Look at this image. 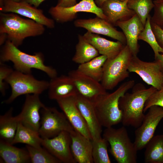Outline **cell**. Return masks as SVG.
<instances>
[{"instance_id":"cell-41","label":"cell","mask_w":163,"mask_h":163,"mask_svg":"<svg viewBox=\"0 0 163 163\" xmlns=\"http://www.w3.org/2000/svg\"><path fill=\"white\" fill-rule=\"evenodd\" d=\"M0 45H2L5 43L7 40L6 35L5 34H0Z\"/></svg>"},{"instance_id":"cell-12","label":"cell","mask_w":163,"mask_h":163,"mask_svg":"<svg viewBox=\"0 0 163 163\" xmlns=\"http://www.w3.org/2000/svg\"><path fill=\"white\" fill-rule=\"evenodd\" d=\"M128 70L129 72L137 74L144 82L158 90L163 85V75L159 65L155 60L153 62L144 61L137 56H133Z\"/></svg>"},{"instance_id":"cell-17","label":"cell","mask_w":163,"mask_h":163,"mask_svg":"<svg viewBox=\"0 0 163 163\" xmlns=\"http://www.w3.org/2000/svg\"><path fill=\"white\" fill-rule=\"evenodd\" d=\"M74 130L87 138H92L87 124L76 104L75 96L56 101Z\"/></svg>"},{"instance_id":"cell-21","label":"cell","mask_w":163,"mask_h":163,"mask_svg":"<svg viewBox=\"0 0 163 163\" xmlns=\"http://www.w3.org/2000/svg\"><path fill=\"white\" fill-rule=\"evenodd\" d=\"M71 139V148L76 162L94 163L91 140L74 130L70 133Z\"/></svg>"},{"instance_id":"cell-27","label":"cell","mask_w":163,"mask_h":163,"mask_svg":"<svg viewBox=\"0 0 163 163\" xmlns=\"http://www.w3.org/2000/svg\"><path fill=\"white\" fill-rule=\"evenodd\" d=\"M145 148V162L163 163V135L154 136Z\"/></svg>"},{"instance_id":"cell-32","label":"cell","mask_w":163,"mask_h":163,"mask_svg":"<svg viewBox=\"0 0 163 163\" xmlns=\"http://www.w3.org/2000/svg\"><path fill=\"white\" fill-rule=\"evenodd\" d=\"M91 141L92 156L94 163H111L108 153L107 141L103 137Z\"/></svg>"},{"instance_id":"cell-37","label":"cell","mask_w":163,"mask_h":163,"mask_svg":"<svg viewBox=\"0 0 163 163\" xmlns=\"http://www.w3.org/2000/svg\"><path fill=\"white\" fill-rule=\"evenodd\" d=\"M152 30L156 40L160 47L163 50V30L151 21Z\"/></svg>"},{"instance_id":"cell-22","label":"cell","mask_w":163,"mask_h":163,"mask_svg":"<svg viewBox=\"0 0 163 163\" xmlns=\"http://www.w3.org/2000/svg\"><path fill=\"white\" fill-rule=\"evenodd\" d=\"M48 89L50 99L56 101L75 96L78 94L73 80L69 75L57 76L51 78Z\"/></svg>"},{"instance_id":"cell-36","label":"cell","mask_w":163,"mask_h":163,"mask_svg":"<svg viewBox=\"0 0 163 163\" xmlns=\"http://www.w3.org/2000/svg\"><path fill=\"white\" fill-rule=\"evenodd\" d=\"M0 91L4 95L7 87L5 80L14 70L3 62H0Z\"/></svg>"},{"instance_id":"cell-13","label":"cell","mask_w":163,"mask_h":163,"mask_svg":"<svg viewBox=\"0 0 163 163\" xmlns=\"http://www.w3.org/2000/svg\"><path fill=\"white\" fill-rule=\"evenodd\" d=\"M71 143L70 133L63 131L53 138H42V145L61 162L76 163L71 150Z\"/></svg>"},{"instance_id":"cell-10","label":"cell","mask_w":163,"mask_h":163,"mask_svg":"<svg viewBox=\"0 0 163 163\" xmlns=\"http://www.w3.org/2000/svg\"><path fill=\"white\" fill-rule=\"evenodd\" d=\"M92 13L97 16L107 20L101 8L96 4L94 0H82L73 6L66 7L56 5L51 7L49 13L53 19L59 23L72 21L76 18L79 12Z\"/></svg>"},{"instance_id":"cell-6","label":"cell","mask_w":163,"mask_h":163,"mask_svg":"<svg viewBox=\"0 0 163 163\" xmlns=\"http://www.w3.org/2000/svg\"><path fill=\"white\" fill-rule=\"evenodd\" d=\"M133 55L128 47L125 45L114 58L107 59L103 67L101 84L107 90H111L129 76L128 67Z\"/></svg>"},{"instance_id":"cell-29","label":"cell","mask_w":163,"mask_h":163,"mask_svg":"<svg viewBox=\"0 0 163 163\" xmlns=\"http://www.w3.org/2000/svg\"><path fill=\"white\" fill-rule=\"evenodd\" d=\"M107 59L106 56L99 55L87 62L79 64L77 69L82 73L100 82L103 76V66Z\"/></svg>"},{"instance_id":"cell-18","label":"cell","mask_w":163,"mask_h":163,"mask_svg":"<svg viewBox=\"0 0 163 163\" xmlns=\"http://www.w3.org/2000/svg\"><path fill=\"white\" fill-rule=\"evenodd\" d=\"M115 25L122 30L126 38V45L133 56H137L139 48L138 43V37L144 28V26L137 15L135 14L126 21H118Z\"/></svg>"},{"instance_id":"cell-26","label":"cell","mask_w":163,"mask_h":163,"mask_svg":"<svg viewBox=\"0 0 163 163\" xmlns=\"http://www.w3.org/2000/svg\"><path fill=\"white\" fill-rule=\"evenodd\" d=\"M78 41L75 46V52L72 58L74 62L79 64L87 62L99 56L96 49L85 38L78 34Z\"/></svg>"},{"instance_id":"cell-28","label":"cell","mask_w":163,"mask_h":163,"mask_svg":"<svg viewBox=\"0 0 163 163\" xmlns=\"http://www.w3.org/2000/svg\"><path fill=\"white\" fill-rule=\"evenodd\" d=\"M42 138L38 132L24 126L20 122L18 123L15 137L11 143L14 145L22 143L32 146H41Z\"/></svg>"},{"instance_id":"cell-35","label":"cell","mask_w":163,"mask_h":163,"mask_svg":"<svg viewBox=\"0 0 163 163\" xmlns=\"http://www.w3.org/2000/svg\"><path fill=\"white\" fill-rule=\"evenodd\" d=\"M154 105L163 107V85L159 90H157L154 92L146 101L145 104L144 112Z\"/></svg>"},{"instance_id":"cell-25","label":"cell","mask_w":163,"mask_h":163,"mask_svg":"<svg viewBox=\"0 0 163 163\" xmlns=\"http://www.w3.org/2000/svg\"><path fill=\"white\" fill-rule=\"evenodd\" d=\"M11 108L0 116V139L11 144L16 134L19 122L16 116L12 115Z\"/></svg>"},{"instance_id":"cell-31","label":"cell","mask_w":163,"mask_h":163,"mask_svg":"<svg viewBox=\"0 0 163 163\" xmlns=\"http://www.w3.org/2000/svg\"><path fill=\"white\" fill-rule=\"evenodd\" d=\"M128 8L134 11L145 26L149 13L154 7L152 0H129Z\"/></svg>"},{"instance_id":"cell-5","label":"cell","mask_w":163,"mask_h":163,"mask_svg":"<svg viewBox=\"0 0 163 163\" xmlns=\"http://www.w3.org/2000/svg\"><path fill=\"white\" fill-rule=\"evenodd\" d=\"M103 137L109 144L110 152L118 163L137 162V151L124 126L118 129L106 128Z\"/></svg>"},{"instance_id":"cell-30","label":"cell","mask_w":163,"mask_h":163,"mask_svg":"<svg viewBox=\"0 0 163 163\" xmlns=\"http://www.w3.org/2000/svg\"><path fill=\"white\" fill-rule=\"evenodd\" d=\"M26 148L32 163H61L44 147H36L26 145Z\"/></svg>"},{"instance_id":"cell-38","label":"cell","mask_w":163,"mask_h":163,"mask_svg":"<svg viewBox=\"0 0 163 163\" xmlns=\"http://www.w3.org/2000/svg\"><path fill=\"white\" fill-rule=\"evenodd\" d=\"M77 3V0H58L56 5L66 7L73 6Z\"/></svg>"},{"instance_id":"cell-20","label":"cell","mask_w":163,"mask_h":163,"mask_svg":"<svg viewBox=\"0 0 163 163\" xmlns=\"http://www.w3.org/2000/svg\"><path fill=\"white\" fill-rule=\"evenodd\" d=\"M129 0H107L100 7L108 22L115 25L118 21H125L136 13L127 6Z\"/></svg>"},{"instance_id":"cell-3","label":"cell","mask_w":163,"mask_h":163,"mask_svg":"<svg viewBox=\"0 0 163 163\" xmlns=\"http://www.w3.org/2000/svg\"><path fill=\"white\" fill-rule=\"evenodd\" d=\"M44 26L29 19H24L13 13H0V34H5L7 40L18 47L29 37L43 34Z\"/></svg>"},{"instance_id":"cell-8","label":"cell","mask_w":163,"mask_h":163,"mask_svg":"<svg viewBox=\"0 0 163 163\" xmlns=\"http://www.w3.org/2000/svg\"><path fill=\"white\" fill-rule=\"evenodd\" d=\"M40 125L38 131L42 138H51L61 132L70 133L74 129L64 113L56 108L45 106L41 109Z\"/></svg>"},{"instance_id":"cell-33","label":"cell","mask_w":163,"mask_h":163,"mask_svg":"<svg viewBox=\"0 0 163 163\" xmlns=\"http://www.w3.org/2000/svg\"><path fill=\"white\" fill-rule=\"evenodd\" d=\"M151 16L149 14L147 18L143 30L139 35V40H143L147 43L152 49L155 58L160 53L163 54V50L158 45L152 30L151 25Z\"/></svg>"},{"instance_id":"cell-23","label":"cell","mask_w":163,"mask_h":163,"mask_svg":"<svg viewBox=\"0 0 163 163\" xmlns=\"http://www.w3.org/2000/svg\"><path fill=\"white\" fill-rule=\"evenodd\" d=\"M83 36L88 42L96 49L100 54L106 56L108 59L115 57L125 46L119 41H110L98 34L88 31Z\"/></svg>"},{"instance_id":"cell-7","label":"cell","mask_w":163,"mask_h":163,"mask_svg":"<svg viewBox=\"0 0 163 163\" xmlns=\"http://www.w3.org/2000/svg\"><path fill=\"white\" fill-rule=\"evenodd\" d=\"M11 87V92L9 97L4 101L6 104L13 102L18 97L22 95H40L48 89L49 82L39 80L31 74H25L13 70L5 80Z\"/></svg>"},{"instance_id":"cell-11","label":"cell","mask_w":163,"mask_h":163,"mask_svg":"<svg viewBox=\"0 0 163 163\" xmlns=\"http://www.w3.org/2000/svg\"><path fill=\"white\" fill-rule=\"evenodd\" d=\"M1 12L13 13L32 20L49 28L55 27L54 20L46 17L43 11L23 1L5 0L0 2Z\"/></svg>"},{"instance_id":"cell-40","label":"cell","mask_w":163,"mask_h":163,"mask_svg":"<svg viewBox=\"0 0 163 163\" xmlns=\"http://www.w3.org/2000/svg\"><path fill=\"white\" fill-rule=\"evenodd\" d=\"M46 0H21L26 2L35 7L37 8L42 2Z\"/></svg>"},{"instance_id":"cell-9","label":"cell","mask_w":163,"mask_h":163,"mask_svg":"<svg viewBox=\"0 0 163 163\" xmlns=\"http://www.w3.org/2000/svg\"><path fill=\"white\" fill-rule=\"evenodd\" d=\"M148 110L141 124L135 131L133 143L137 151L145 148L154 136L158 125L163 118V107L154 105L150 107Z\"/></svg>"},{"instance_id":"cell-2","label":"cell","mask_w":163,"mask_h":163,"mask_svg":"<svg viewBox=\"0 0 163 163\" xmlns=\"http://www.w3.org/2000/svg\"><path fill=\"white\" fill-rule=\"evenodd\" d=\"M0 62L10 61L15 70L25 74H31V69H36L45 72L51 78L57 76L56 70L44 63V58L40 52L30 55L24 52L7 40L0 51Z\"/></svg>"},{"instance_id":"cell-1","label":"cell","mask_w":163,"mask_h":163,"mask_svg":"<svg viewBox=\"0 0 163 163\" xmlns=\"http://www.w3.org/2000/svg\"><path fill=\"white\" fill-rule=\"evenodd\" d=\"M132 88L131 92H126L120 97L119 106L123 126L136 128L140 125L144 117L145 102L157 89L152 86L147 88L141 83L135 84Z\"/></svg>"},{"instance_id":"cell-19","label":"cell","mask_w":163,"mask_h":163,"mask_svg":"<svg viewBox=\"0 0 163 163\" xmlns=\"http://www.w3.org/2000/svg\"><path fill=\"white\" fill-rule=\"evenodd\" d=\"M76 104L88 127L92 140L102 137V126L95 110L93 103L78 94L75 96Z\"/></svg>"},{"instance_id":"cell-43","label":"cell","mask_w":163,"mask_h":163,"mask_svg":"<svg viewBox=\"0 0 163 163\" xmlns=\"http://www.w3.org/2000/svg\"><path fill=\"white\" fill-rule=\"evenodd\" d=\"M4 0H0V2H2ZM10 0L15 1V2H19L21 1V0Z\"/></svg>"},{"instance_id":"cell-34","label":"cell","mask_w":163,"mask_h":163,"mask_svg":"<svg viewBox=\"0 0 163 163\" xmlns=\"http://www.w3.org/2000/svg\"><path fill=\"white\" fill-rule=\"evenodd\" d=\"M154 12L151 21L163 30V0H154Z\"/></svg>"},{"instance_id":"cell-39","label":"cell","mask_w":163,"mask_h":163,"mask_svg":"<svg viewBox=\"0 0 163 163\" xmlns=\"http://www.w3.org/2000/svg\"><path fill=\"white\" fill-rule=\"evenodd\" d=\"M155 60L158 63L161 72L163 75V54L160 53L155 58Z\"/></svg>"},{"instance_id":"cell-4","label":"cell","mask_w":163,"mask_h":163,"mask_svg":"<svg viewBox=\"0 0 163 163\" xmlns=\"http://www.w3.org/2000/svg\"><path fill=\"white\" fill-rule=\"evenodd\" d=\"M134 85L133 80L127 81L113 92H107L93 103L96 114L102 126L108 128L121 122L122 113L119 106L120 99Z\"/></svg>"},{"instance_id":"cell-16","label":"cell","mask_w":163,"mask_h":163,"mask_svg":"<svg viewBox=\"0 0 163 163\" xmlns=\"http://www.w3.org/2000/svg\"><path fill=\"white\" fill-rule=\"evenodd\" d=\"M74 24L76 27L84 28L93 33L110 37L124 45H126V40L123 33L117 30L106 20L98 17L88 19H78L74 21Z\"/></svg>"},{"instance_id":"cell-15","label":"cell","mask_w":163,"mask_h":163,"mask_svg":"<svg viewBox=\"0 0 163 163\" xmlns=\"http://www.w3.org/2000/svg\"><path fill=\"white\" fill-rule=\"evenodd\" d=\"M38 94L26 95L21 113L16 116L19 122L25 126L38 132L40 125V110L45 106Z\"/></svg>"},{"instance_id":"cell-24","label":"cell","mask_w":163,"mask_h":163,"mask_svg":"<svg viewBox=\"0 0 163 163\" xmlns=\"http://www.w3.org/2000/svg\"><path fill=\"white\" fill-rule=\"evenodd\" d=\"M0 155L2 160L6 163L31 162L30 155L26 149L17 148L1 139Z\"/></svg>"},{"instance_id":"cell-42","label":"cell","mask_w":163,"mask_h":163,"mask_svg":"<svg viewBox=\"0 0 163 163\" xmlns=\"http://www.w3.org/2000/svg\"><path fill=\"white\" fill-rule=\"evenodd\" d=\"M107 0H94V1L96 5L99 7H100L103 3ZM121 1H124L125 0H120Z\"/></svg>"},{"instance_id":"cell-14","label":"cell","mask_w":163,"mask_h":163,"mask_svg":"<svg viewBox=\"0 0 163 163\" xmlns=\"http://www.w3.org/2000/svg\"><path fill=\"white\" fill-rule=\"evenodd\" d=\"M68 75L73 80L78 94L93 103L107 92L100 82L77 69L70 71Z\"/></svg>"}]
</instances>
